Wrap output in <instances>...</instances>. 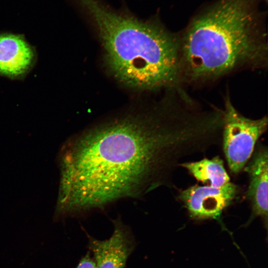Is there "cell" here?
Instances as JSON below:
<instances>
[{"mask_svg":"<svg viewBox=\"0 0 268 268\" xmlns=\"http://www.w3.org/2000/svg\"><path fill=\"white\" fill-rule=\"evenodd\" d=\"M95 28L113 75L139 89L167 90L182 86L180 37L156 19H139L126 8L100 0H77Z\"/></svg>","mask_w":268,"mask_h":268,"instance_id":"2","label":"cell"},{"mask_svg":"<svg viewBox=\"0 0 268 268\" xmlns=\"http://www.w3.org/2000/svg\"><path fill=\"white\" fill-rule=\"evenodd\" d=\"M179 166L187 170L196 180L207 186L218 187L230 182L223 161L218 156L196 162H182Z\"/></svg>","mask_w":268,"mask_h":268,"instance_id":"9","label":"cell"},{"mask_svg":"<svg viewBox=\"0 0 268 268\" xmlns=\"http://www.w3.org/2000/svg\"><path fill=\"white\" fill-rule=\"evenodd\" d=\"M169 96L153 112L107 122L70 140L62 164L64 214L172 185L182 159L214 145L208 114L183 95Z\"/></svg>","mask_w":268,"mask_h":268,"instance_id":"1","label":"cell"},{"mask_svg":"<svg viewBox=\"0 0 268 268\" xmlns=\"http://www.w3.org/2000/svg\"><path fill=\"white\" fill-rule=\"evenodd\" d=\"M114 230L108 239L90 238L89 248L95 268H123L133 251L134 242L129 228L119 219L113 221Z\"/></svg>","mask_w":268,"mask_h":268,"instance_id":"6","label":"cell"},{"mask_svg":"<svg viewBox=\"0 0 268 268\" xmlns=\"http://www.w3.org/2000/svg\"><path fill=\"white\" fill-rule=\"evenodd\" d=\"M238 193L237 185L230 182L218 187L195 185L181 191L178 198L192 218L219 219Z\"/></svg>","mask_w":268,"mask_h":268,"instance_id":"5","label":"cell"},{"mask_svg":"<svg viewBox=\"0 0 268 268\" xmlns=\"http://www.w3.org/2000/svg\"><path fill=\"white\" fill-rule=\"evenodd\" d=\"M37 60L35 48L23 35L0 34V75L22 79L34 67Z\"/></svg>","mask_w":268,"mask_h":268,"instance_id":"7","label":"cell"},{"mask_svg":"<svg viewBox=\"0 0 268 268\" xmlns=\"http://www.w3.org/2000/svg\"><path fill=\"white\" fill-rule=\"evenodd\" d=\"M76 268H95V262L89 252L81 259Z\"/></svg>","mask_w":268,"mask_h":268,"instance_id":"10","label":"cell"},{"mask_svg":"<svg viewBox=\"0 0 268 268\" xmlns=\"http://www.w3.org/2000/svg\"><path fill=\"white\" fill-rule=\"evenodd\" d=\"M221 140L231 172L237 174L250 159L259 138L267 131V116L257 119L247 118L234 106L229 95L224 98Z\"/></svg>","mask_w":268,"mask_h":268,"instance_id":"4","label":"cell"},{"mask_svg":"<svg viewBox=\"0 0 268 268\" xmlns=\"http://www.w3.org/2000/svg\"><path fill=\"white\" fill-rule=\"evenodd\" d=\"M267 147L259 145L243 170L249 177L247 197L252 205V214L246 223L248 226L256 217H260L266 228L268 226V170Z\"/></svg>","mask_w":268,"mask_h":268,"instance_id":"8","label":"cell"},{"mask_svg":"<svg viewBox=\"0 0 268 268\" xmlns=\"http://www.w3.org/2000/svg\"><path fill=\"white\" fill-rule=\"evenodd\" d=\"M268 62L266 34L248 0H221L196 17L180 37L182 85L264 68Z\"/></svg>","mask_w":268,"mask_h":268,"instance_id":"3","label":"cell"}]
</instances>
